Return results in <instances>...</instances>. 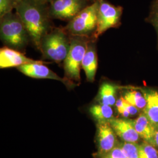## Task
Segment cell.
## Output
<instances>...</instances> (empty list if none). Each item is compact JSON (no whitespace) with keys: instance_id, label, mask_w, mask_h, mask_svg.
<instances>
[{"instance_id":"cell-13","label":"cell","mask_w":158,"mask_h":158,"mask_svg":"<svg viewBox=\"0 0 158 158\" xmlns=\"http://www.w3.org/2000/svg\"><path fill=\"white\" fill-rule=\"evenodd\" d=\"M142 93L147 101V106L143 110V113L156 128L158 127V91L143 89Z\"/></svg>"},{"instance_id":"cell-1","label":"cell","mask_w":158,"mask_h":158,"mask_svg":"<svg viewBox=\"0 0 158 158\" xmlns=\"http://www.w3.org/2000/svg\"><path fill=\"white\" fill-rule=\"evenodd\" d=\"M15 8L29 39L40 49L42 40L50 27L45 6L40 0H17Z\"/></svg>"},{"instance_id":"cell-16","label":"cell","mask_w":158,"mask_h":158,"mask_svg":"<svg viewBox=\"0 0 158 158\" xmlns=\"http://www.w3.org/2000/svg\"><path fill=\"white\" fill-rule=\"evenodd\" d=\"M89 111L94 118L99 122L109 121L113 118V111L111 106L102 104H96L91 107Z\"/></svg>"},{"instance_id":"cell-9","label":"cell","mask_w":158,"mask_h":158,"mask_svg":"<svg viewBox=\"0 0 158 158\" xmlns=\"http://www.w3.org/2000/svg\"><path fill=\"white\" fill-rule=\"evenodd\" d=\"M17 69L22 73L35 79H52L62 81L68 86H71L73 83L66 78H62L52 71L44 63H29L20 66Z\"/></svg>"},{"instance_id":"cell-15","label":"cell","mask_w":158,"mask_h":158,"mask_svg":"<svg viewBox=\"0 0 158 158\" xmlns=\"http://www.w3.org/2000/svg\"><path fill=\"white\" fill-rule=\"evenodd\" d=\"M118 87L110 83H102L98 92L97 100L99 104L113 106L116 103V93Z\"/></svg>"},{"instance_id":"cell-11","label":"cell","mask_w":158,"mask_h":158,"mask_svg":"<svg viewBox=\"0 0 158 158\" xmlns=\"http://www.w3.org/2000/svg\"><path fill=\"white\" fill-rule=\"evenodd\" d=\"M116 135L125 142L137 143L140 136L136 132L133 120L125 118H113L109 121Z\"/></svg>"},{"instance_id":"cell-10","label":"cell","mask_w":158,"mask_h":158,"mask_svg":"<svg viewBox=\"0 0 158 158\" xmlns=\"http://www.w3.org/2000/svg\"><path fill=\"white\" fill-rule=\"evenodd\" d=\"M29 63H49L41 60H35L27 57L19 51L9 47H4L0 50L1 69L19 67Z\"/></svg>"},{"instance_id":"cell-21","label":"cell","mask_w":158,"mask_h":158,"mask_svg":"<svg viewBox=\"0 0 158 158\" xmlns=\"http://www.w3.org/2000/svg\"><path fill=\"white\" fill-rule=\"evenodd\" d=\"M100 158H127L121 148L118 145L110 152L102 155Z\"/></svg>"},{"instance_id":"cell-3","label":"cell","mask_w":158,"mask_h":158,"mask_svg":"<svg viewBox=\"0 0 158 158\" xmlns=\"http://www.w3.org/2000/svg\"><path fill=\"white\" fill-rule=\"evenodd\" d=\"M70 48V38H69L66 31L57 28L43 38L40 50L45 59L59 63L64 60Z\"/></svg>"},{"instance_id":"cell-12","label":"cell","mask_w":158,"mask_h":158,"mask_svg":"<svg viewBox=\"0 0 158 158\" xmlns=\"http://www.w3.org/2000/svg\"><path fill=\"white\" fill-rule=\"evenodd\" d=\"M97 65L98 58L96 45L93 42L90 40L81 63V67L85 71L88 81L92 83L94 81Z\"/></svg>"},{"instance_id":"cell-8","label":"cell","mask_w":158,"mask_h":158,"mask_svg":"<svg viewBox=\"0 0 158 158\" xmlns=\"http://www.w3.org/2000/svg\"><path fill=\"white\" fill-rule=\"evenodd\" d=\"M85 0H54L51 6L52 15L60 19H72L83 8Z\"/></svg>"},{"instance_id":"cell-22","label":"cell","mask_w":158,"mask_h":158,"mask_svg":"<svg viewBox=\"0 0 158 158\" xmlns=\"http://www.w3.org/2000/svg\"><path fill=\"white\" fill-rule=\"evenodd\" d=\"M117 109L118 113L124 118H128L130 115V113L125 108L123 105V98H119L115 103Z\"/></svg>"},{"instance_id":"cell-19","label":"cell","mask_w":158,"mask_h":158,"mask_svg":"<svg viewBox=\"0 0 158 158\" xmlns=\"http://www.w3.org/2000/svg\"><path fill=\"white\" fill-rule=\"evenodd\" d=\"M119 145L123 151L127 158H140L138 153L137 143L123 142Z\"/></svg>"},{"instance_id":"cell-25","label":"cell","mask_w":158,"mask_h":158,"mask_svg":"<svg viewBox=\"0 0 158 158\" xmlns=\"http://www.w3.org/2000/svg\"><path fill=\"white\" fill-rule=\"evenodd\" d=\"M153 145L155 147L158 148V127L156 128V131H155V136H154V141H153Z\"/></svg>"},{"instance_id":"cell-5","label":"cell","mask_w":158,"mask_h":158,"mask_svg":"<svg viewBox=\"0 0 158 158\" xmlns=\"http://www.w3.org/2000/svg\"><path fill=\"white\" fill-rule=\"evenodd\" d=\"M99 2L85 6L71 19L66 27V31L72 36H88L95 32L97 23Z\"/></svg>"},{"instance_id":"cell-23","label":"cell","mask_w":158,"mask_h":158,"mask_svg":"<svg viewBox=\"0 0 158 158\" xmlns=\"http://www.w3.org/2000/svg\"><path fill=\"white\" fill-rule=\"evenodd\" d=\"M152 22L158 32V0L155 3L152 12Z\"/></svg>"},{"instance_id":"cell-18","label":"cell","mask_w":158,"mask_h":158,"mask_svg":"<svg viewBox=\"0 0 158 158\" xmlns=\"http://www.w3.org/2000/svg\"><path fill=\"white\" fill-rule=\"evenodd\" d=\"M138 150L140 158H158V151L156 147L147 142L138 144Z\"/></svg>"},{"instance_id":"cell-17","label":"cell","mask_w":158,"mask_h":158,"mask_svg":"<svg viewBox=\"0 0 158 158\" xmlns=\"http://www.w3.org/2000/svg\"><path fill=\"white\" fill-rule=\"evenodd\" d=\"M126 101L134 106L139 110H144L147 106V101L143 93L135 90L127 91L123 97Z\"/></svg>"},{"instance_id":"cell-6","label":"cell","mask_w":158,"mask_h":158,"mask_svg":"<svg viewBox=\"0 0 158 158\" xmlns=\"http://www.w3.org/2000/svg\"><path fill=\"white\" fill-rule=\"evenodd\" d=\"M122 8L101 0L99 2L97 27L93 36L97 39L107 29L116 27L119 22Z\"/></svg>"},{"instance_id":"cell-20","label":"cell","mask_w":158,"mask_h":158,"mask_svg":"<svg viewBox=\"0 0 158 158\" xmlns=\"http://www.w3.org/2000/svg\"><path fill=\"white\" fill-rule=\"evenodd\" d=\"M17 0H0V17L11 12L12 10L15 7Z\"/></svg>"},{"instance_id":"cell-24","label":"cell","mask_w":158,"mask_h":158,"mask_svg":"<svg viewBox=\"0 0 158 158\" xmlns=\"http://www.w3.org/2000/svg\"><path fill=\"white\" fill-rule=\"evenodd\" d=\"M123 105L125 108L130 113V115H135L138 113L139 109L134 106L131 104L123 98Z\"/></svg>"},{"instance_id":"cell-7","label":"cell","mask_w":158,"mask_h":158,"mask_svg":"<svg viewBox=\"0 0 158 158\" xmlns=\"http://www.w3.org/2000/svg\"><path fill=\"white\" fill-rule=\"evenodd\" d=\"M117 136L108 121L97 123V142L99 157L118 145Z\"/></svg>"},{"instance_id":"cell-4","label":"cell","mask_w":158,"mask_h":158,"mask_svg":"<svg viewBox=\"0 0 158 158\" xmlns=\"http://www.w3.org/2000/svg\"><path fill=\"white\" fill-rule=\"evenodd\" d=\"M89 41L88 36L70 37V48L64 60V78L73 83L80 81V68Z\"/></svg>"},{"instance_id":"cell-14","label":"cell","mask_w":158,"mask_h":158,"mask_svg":"<svg viewBox=\"0 0 158 158\" xmlns=\"http://www.w3.org/2000/svg\"><path fill=\"white\" fill-rule=\"evenodd\" d=\"M133 123L140 138H142L144 141L153 145L154 136L156 128L150 122L145 113H141L135 119L133 120Z\"/></svg>"},{"instance_id":"cell-2","label":"cell","mask_w":158,"mask_h":158,"mask_svg":"<svg viewBox=\"0 0 158 158\" xmlns=\"http://www.w3.org/2000/svg\"><path fill=\"white\" fill-rule=\"evenodd\" d=\"M1 38L9 48L21 50L28 44V34L17 14L10 12L1 18Z\"/></svg>"}]
</instances>
